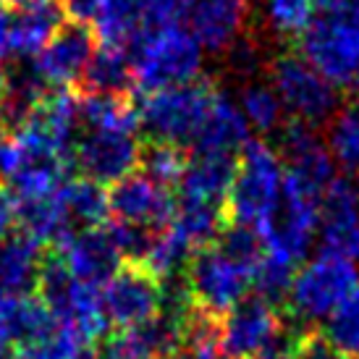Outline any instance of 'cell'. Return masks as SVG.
<instances>
[{
    "mask_svg": "<svg viewBox=\"0 0 359 359\" xmlns=\"http://www.w3.org/2000/svg\"><path fill=\"white\" fill-rule=\"evenodd\" d=\"M354 100H357V105H359V76L354 79Z\"/></svg>",
    "mask_w": 359,
    "mask_h": 359,
    "instance_id": "60d3db41",
    "label": "cell"
},
{
    "mask_svg": "<svg viewBox=\"0 0 359 359\" xmlns=\"http://www.w3.org/2000/svg\"><path fill=\"white\" fill-rule=\"evenodd\" d=\"M236 158H200L194 155L179 181V200L226 210L229 191L236 179Z\"/></svg>",
    "mask_w": 359,
    "mask_h": 359,
    "instance_id": "ffe728a7",
    "label": "cell"
},
{
    "mask_svg": "<svg viewBox=\"0 0 359 359\" xmlns=\"http://www.w3.org/2000/svg\"><path fill=\"white\" fill-rule=\"evenodd\" d=\"M21 168H24V155H21L13 131L0 129V176L11 181Z\"/></svg>",
    "mask_w": 359,
    "mask_h": 359,
    "instance_id": "e575fe53",
    "label": "cell"
},
{
    "mask_svg": "<svg viewBox=\"0 0 359 359\" xmlns=\"http://www.w3.org/2000/svg\"><path fill=\"white\" fill-rule=\"evenodd\" d=\"M286 168L283 160L262 140H250L239 152L236 179L226 200V223L257 233V239L276 220L283 200Z\"/></svg>",
    "mask_w": 359,
    "mask_h": 359,
    "instance_id": "6da1fadb",
    "label": "cell"
},
{
    "mask_svg": "<svg viewBox=\"0 0 359 359\" xmlns=\"http://www.w3.org/2000/svg\"><path fill=\"white\" fill-rule=\"evenodd\" d=\"M328 144L341 168L359 176V110H346L333 121Z\"/></svg>",
    "mask_w": 359,
    "mask_h": 359,
    "instance_id": "4dcf8cb0",
    "label": "cell"
},
{
    "mask_svg": "<svg viewBox=\"0 0 359 359\" xmlns=\"http://www.w3.org/2000/svg\"><path fill=\"white\" fill-rule=\"evenodd\" d=\"M105 3H108V0H63V8H66V13L71 16V21H81V24L90 21L92 24Z\"/></svg>",
    "mask_w": 359,
    "mask_h": 359,
    "instance_id": "8d00e7d4",
    "label": "cell"
},
{
    "mask_svg": "<svg viewBox=\"0 0 359 359\" xmlns=\"http://www.w3.org/2000/svg\"><path fill=\"white\" fill-rule=\"evenodd\" d=\"M302 58L330 84H354L359 76V0H341L302 37Z\"/></svg>",
    "mask_w": 359,
    "mask_h": 359,
    "instance_id": "277c9868",
    "label": "cell"
},
{
    "mask_svg": "<svg viewBox=\"0 0 359 359\" xmlns=\"http://www.w3.org/2000/svg\"><path fill=\"white\" fill-rule=\"evenodd\" d=\"M241 113L250 123L252 129L259 131V134H270L280 126L283 121V105H280L278 95L273 87H265V84H252L241 92Z\"/></svg>",
    "mask_w": 359,
    "mask_h": 359,
    "instance_id": "83f0119b",
    "label": "cell"
},
{
    "mask_svg": "<svg viewBox=\"0 0 359 359\" xmlns=\"http://www.w3.org/2000/svg\"><path fill=\"white\" fill-rule=\"evenodd\" d=\"M255 268L257 265L233 257L218 241L208 250L197 252L187 268V280H184L194 312L215 323L226 318L231 309L247 299L255 283Z\"/></svg>",
    "mask_w": 359,
    "mask_h": 359,
    "instance_id": "3957f363",
    "label": "cell"
},
{
    "mask_svg": "<svg viewBox=\"0 0 359 359\" xmlns=\"http://www.w3.org/2000/svg\"><path fill=\"white\" fill-rule=\"evenodd\" d=\"M215 359H226V357H223V354H220V357H215Z\"/></svg>",
    "mask_w": 359,
    "mask_h": 359,
    "instance_id": "7bdbcfd3",
    "label": "cell"
},
{
    "mask_svg": "<svg viewBox=\"0 0 359 359\" xmlns=\"http://www.w3.org/2000/svg\"><path fill=\"white\" fill-rule=\"evenodd\" d=\"M315 0H265V19L280 37H304L315 24Z\"/></svg>",
    "mask_w": 359,
    "mask_h": 359,
    "instance_id": "4316f807",
    "label": "cell"
},
{
    "mask_svg": "<svg viewBox=\"0 0 359 359\" xmlns=\"http://www.w3.org/2000/svg\"><path fill=\"white\" fill-rule=\"evenodd\" d=\"M320 244L328 255L359 262V187L336 176L320 200Z\"/></svg>",
    "mask_w": 359,
    "mask_h": 359,
    "instance_id": "4fadbf2b",
    "label": "cell"
},
{
    "mask_svg": "<svg viewBox=\"0 0 359 359\" xmlns=\"http://www.w3.org/2000/svg\"><path fill=\"white\" fill-rule=\"evenodd\" d=\"M66 24V8L58 0L21 3L11 13V55L37 58Z\"/></svg>",
    "mask_w": 359,
    "mask_h": 359,
    "instance_id": "d6986e66",
    "label": "cell"
},
{
    "mask_svg": "<svg viewBox=\"0 0 359 359\" xmlns=\"http://www.w3.org/2000/svg\"><path fill=\"white\" fill-rule=\"evenodd\" d=\"M58 259L74 278L97 289H102L126 265L105 226L74 231L58 247Z\"/></svg>",
    "mask_w": 359,
    "mask_h": 359,
    "instance_id": "9a60e30c",
    "label": "cell"
},
{
    "mask_svg": "<svg viewBox=\"0 0 359 359\" xmlns=\"http://www.w3.org/2000/svg\"><path fill=\"white\" fill-rule=\"evenodd\" d=\"M0 3H3V0H0Z\"/></svg>",
    "mask_w": 359,
    "mask_h": 359,
    "instance_id": "ee69618b",
    "label": "cell"
},
{
    "mask_svg": "<svg viewBox=\"0 0 359 359\" xmlns=\"http://www.w3.org/2000/svg\"><path fill=\"white\" fill-rule=\"evenodd\" d=\"M79 113L90 131H116L134 134L140 129V108H134L129 97L113 95H84L79 102Z\"/></svg>",
    "mask_w": 359,
    "mask_h": 359,
    "instance_id": "603a6c76",
    "label": "cell"
},
{
    "mask_svg": "<svg viewBox=\"0 0 359 359\" xmlns=\"http://www.w3.org/2000/svg\"><path fill=\"white\" fill-rule=\"evenodd\" d=\"M42 244L24 233H13L0 239V286L11 294L27 297L32 289L40 286L45 259Z\"/></svg>",
    "mask_w": 359,
    "mask_h": 359,
    "instance_id": "44dd1931",
    "label": "cell"
},
{
    "mask_svg": "<svg viewBox=\"0 0 359 359\" xmlns=\"http://www.w3.org/2000/svg\"><path fill=\"white\" fill-rule=\"evenodd\" d=\"M299 359H349V357H344V354H339V351L333 349L328 341L323 339V333H304Z\"/></svg>",
    "mask_w": 359,
    "mask_h": 359,
    "instance_id": "d590c367",
    "label": "cell"
},
{
    "mask_svg": "<svg viewBox=\"0 0 359 359\" xmlns=\"http://www.w3.org/2000/svg\"><path fill=\"white\" fill-rule=\"evenodd\" d=\"M97 359H155L152 351L140 341L134 330H121L118 336H113L102 344V351Z\"/></svg>",
    "mask_w": 359,
    "mask_h": 359,
    "instance_id": "1f68e13d",
    "label": "cell"
},
{
    "mask_svg": "<svg viewBox=\"0 0 359 359\" xmlns=\"http://www.w3.org/2000/svg\"><path fill=\"white\" fill-rule=\"evenodd\" d=\"M341 0H315V6H323V8H333V6H339Z\"/></svg>",
    "mask_w": 359,
    "mask_h": 359,
    "instance_id": "ab89813d",
    "label": "cell"
},
{
    "mask_svg": "<svg viewBox=\"0 0 359 359\" xmlns=\"http://www.w3.org/2000/svg\"><path fill=\"white\" fill-rule=\"evenodd\" d=\"M87 341L69 325L55 323V328L45 339L19 349V359H81L87 354Z\"/></svg>",
    "mask_w": 359,
    "mask_h": 359,
    "instance_id": "f546056e",
    "label": "cell"
},
{
    "mask_svg": "<svg viewBox=\"0 0 359 359\" xmlns=\"http://www.w3.org/2000/svg\"><path fill=\"white\" fill-rule=\"evenodd\" d=\"M357 283V262L320 252L297 270L289 291V307L299 320H325Z\"/></svg>",
    "mask_w": 359,
    "mask_h": 359,
    "instance_id": "52a82bcc",
    "label": "cell"
},
{
    "mask_svg": "<svg viewBox=\"0 0 359 359\" xmlns=\"http://www.w3.org/2000/svg\"><path fill=\"white\" fill-rule=\"evenodd\" d=\"M280 150L289 165L286 173L309 189L323 194L330 181L336 179V168H333L336 160L309 123H302V121L286 123L280 131Z\"/></svg>",
    "mask_w": 359,
    "mask_h": 359,
    "instance_id": "2e32d148",
    "label": "cell"
},
{
    "mask_svg": "<svg viewBox=\"0 0 359 359\" xmlns=\"http://www.w3.org/2000/svg\"><path fill=\"white\" fill-rule=\"evenodd\" d=\"M273 90L294 121L315 126L339 108V92L302 55H280L273 66Z\"/></svg>",
    "mask_w": 359,
    "mask_h": 359,
    "instance_id": "ba28073f",
    "label": "cell"
},
{
    "mask_svg": "<svg viewBox=\"0 0 359 359\" xmlns=\"http://www.w3.org/2000/svg\"><path fill=\"white\" fill-rule=\"evenodd\" d=\"M95 53V32L81 21H66L45 50L32 60L29 71L45 90H71L81 81Z\"/></svg>",
    "mask_w": 359,
    "mask_h": 359,
    "instance_id": "30bf717a",
    "label": "cell"
},
{
    "mask_svg": "<svg viewBox=\"0 0 359 359\" xmlns=\"http://www.w3.org/2000/svg\"><path fill=\"white\" fill-rule=\"evenodd\" d=\"M142 168H144V176H150L155 184L160 187H179L184 170L189 165L187 160V152L179 144H165V142H152L150 147L142 150Z\"/></svg>",
    "mask_w": 359,
    "mask_h": 359,
    "instance_id": "484cf974",
    "label": "cell"
},
{
    "mask_svg": "<svg viewBox=\"0 0 359 359\" xmlns=\"http://www.w3.org/2000/svg\"><path fill=\"white\" fill-rule=\"evenodd\" d=\"M297 265L289 262V259H280L276 255H268L262 252L257 268H255V289H257L259 299L270 302V304H278V302L289 299L291 283H294V276H297Z\"/></svg>",
    "mask_w": 359,
    "mask_h": 359,
    "instance_id": "f1b7e54d",
    "label": "cell"
},
{
    "mask_svg": "<svg viewBox=\"0 0 359 359\" xmlns=\"http://www.w3.org/2000/svg\"><path fill=\"white\" fill-rule=\"evenodd\" d=\"M250 19V0H191L184 11L187 29L202 50H229Z\"/></svg>",
    "mask_w": 359,
    "mask_h": 359,
    "instance_id": "e0dca14e",
    "label": "cell"
},
{
    "mask_svg": "<svg viewBox=\"0 0 359 359\" xmlns=\"http://www.w3.org/2000/svg\"><path fill=\"white\" fill-rule=\"evenodd\" d=\"M218 90L205 81H191L181 87L150 92L140 105V126L147 129L152 142L187 144L194 142L197 131L208 118Z\"/></svg>",
    "mask_w": 359,
    "mask_h": 359,
    "instance_id": "5b68a950",
    "label": "cell"
},
{
    "mask_svg": "<svg viewBox=\"0 0 359 359\" xmlns=\"http://www.w3.org/2000/svg\"><path fill=\"white\" fill-rule=\"evenodd\" d=\"M134 87L160 92L197 81L202 69V45L181 21L142 34L129 48Z\"/></svg>",
    "mask_w": 359,
    "mask_h": 359,
    "instance_id": "7a4b0ae2",
    "label": "cell"
},
{
    "mask_svg": "<svg viewBox=\"0 0 359 359\" xmlns=\"http://www.w3.org/2000/svg\"><path fill=\"white\" fill-rule=\"evenodd\" d=\"M21 229V197L11 187H0V239L19 233Z\"/></svg>",
    "mask_w": 359,
    "mask_h": 359,
    "instance_id": "836d02e7",
    "label": "cell"
},
{
    "mask_svg": "<svg viewBox=\"0 0 359 359\" xmlns=\"http://www.w3.org/2000/svg\"><path fill=\"white\" fill-rule=\"evenodd\" d=\"M74 158L79 163L84 179L100 187H113L134 173L142 160V147L134 140V134L87 131L76 144Z\"/></svg>",
    "mask_w": 359,
    "mask_h": 359,
    "instance_id": "5bb4252c",
    "label": "cell"
},
{
    "mask_svg": "<svg viewBox=\"0 0 359 359\" xmlns=\"http://www.w3.org/2000/svg\"><path fill=\"white\" fill-rule=\"evenodd\" d=\"M108 200L110 215L116 218V223L152 231V233L165 229L176 212L173 194L144 173H131L123 181L113 184Z\"/></svg>",
    "mask_w": 359,
    "mask_h": 359,
    "instance_id": "7c38bea8",
    "label": "cell"
},
{
    "mask_svg": "<svg viewBox=\"0 0 359 359\" xmlns=\"http://www.w3.org/2000/svg\"><path fill=\"white\" fill-rule=\"evenodd\" d=\"M21 3H34V0H16V6H21Z\"/></svg>",
    "mask_w": 359,
    "mask_h": 359,
    "instance_id": "b9f144b4",
    "label": "cell"
},
{
    "mask_svg": "<svg viewBox=\"0 0 359 359\" xmlns=\"http://www.w3.org/2000/svg\"><path fill=\"white\" fill-rule=\"evenodd\" d=\"M323 339L349 359H359V283L325 318Z\"/></svg>",
    "mask_w": 359,
    "mask_h": 359,
    "instance_id": "d4e9b609",
    "label": "cell"
},
{
    "mask_svg": "<svg viewBox=\"0 0 359 359\" xmlns=\"http://www.w3.org/2000/svg\"><path fill=\"white\" fill-rule=\"evenodd\" d=\"M102 309L110 325L134 330L158 318L163 304V283L147 268L126 262L100 289Z\"/></svg>",
    "mask_w": 359,
    "mask_h": 359,
    "instance_id": "9c48e42d",
    "label": "cell"
},
{
    "mask_svg": "<svg viewBox=\"0 0 359 359\" xmlns=\"http://www.w3.org/2000/svg\"><path fill=\"white\" fill-rule=\"evenodd\" d=\"M6 92H8V76H6V71H3V66H0V105H3Z\"/></svg>",
    "mask_w": 359,
    "mask_h": 359,
    "instance_id": "f35d334b",
    "label": "cell"
},
{
    "mask_svg": "<svg viewBox=\"0 0 359 359\" xmlns=\"http://www.w3.org/2000/svg\"><path fill=\"white\" fill-rule=\"evenodd\" d=\"M302 341H304V333L291 328H280L278 336L270 341L255 359H299Z\"/></svg>",
    "mask_w": 359,
    "mask_h": 359,
    "instance_id": "d6a6232c",
    "label": "cell"
},
{
    "mask_svg": "<svg viewBox=\"0 0 359 359\" xmlns=\"http://www.w3.org/2000/svg\"><path fill=\"white\" fill-rule=\"evenodd\" d=\"M37 289H40V299L50 309L55 323L74 328L87 344L105 336L110 323L102 309L100 289L76 280L63 268L58 257L45 262Z\"/></svg>",
    "mask_w": 359,
    "mask_h": 359,
    "instance_id": "8992f818",
    "label": "cell"
},
{
    "mask_svg": "<svg viewBox=\"0 0 359 359\" xmlns=\"http://www.w3.org/2000/svg\"><path fill=\"white\" fill-rule=\"evenodd\" d=\"M283 328L276 304L247 297L218 320V346L226 359H255Z\"/></svg>",
    "mask_w": 359,
    "mask_h": 359,
    "instance_id": "8fae6325",
    "label": "cell"
},
{
    "mask_svg": "<svg viewBox=\"0 0 359 359\" xmlns=\"http://www.w3.org/2000/svg\"><path fill=\"white\" fill-rule=\"evenodd\" d=\"M60 202L74 223L84 229H97L110 215L108 189L90 179H69L60 189Z\"/></svg>",
    "mask_w": 359,
    "mask_h": 359,
    "instance_id": "cb8c5ba5",
    "label": "cell"
},
{
    "mask_svg": "<svg viewBox=\"0 0 359 359\" xmlns=\"http://www.w3.org/2000/svg\"><path fill=\"white\" fill-rule=\"evenodd\" d=\"M11 55V13L0 8V60Z\"/></svg>",
    "mask_w": 359,
    "mask_h": 359,
    "instance_id": "74e56055",
    "label": "cell"
},
{
    "mask_svg": "<svg viewBox=\"0 0 359 359\" xmlns=\"http://www.w3.org/2000/svg\"><path fill=\"white\" fill-rule=\"evenodd\" d=\"M250 142V123L236 102H231L226 95H215L212 108L202 129L194 137V155L200 158H236V152L244 150Z\"/></svg>",
    "mask_w": 359,
    "mask_h": 359,
    "instance_id": "ac0fdd59",
    "label": "cell"
},
{
    "mask_svg": "<svg viewBox=\"0 0 359 359\" xmlns=\"http://www.w3.org/2000/svg\"><path fill=\"white\" fill-rule=\"evenodd\" d=\"M81 81H84L87 95L126 97V92L134 87L131 55L126 53V48H118V45H100V48H95Z\"/></svg>",
    "mask_w": 359,
    "mask_h": 359,
    "instance_id": "7402d4cb",
    "label": "cell"
}]
</instances>
